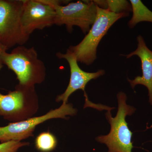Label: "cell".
<instances>
[{"instance_id": "1", "label": "cell", "mask_w": 152, "mask_h": 152, "mask_svg": "<svg viewBox=\"0 0 152 152\" xmlns=\"http://www.w3.org/2000/svg\"><path fill=\"white\" fill-rule=\"evenodd\" d=\"M2 59L4 65L15 74L20 86L34 87L45 80V65L34 47L18 46L11 53L5 52Z\"/></svg>"}, {"instance_id": "2", "label": "cell", "mask_w": 152, "mask_h": 152, "mask_svg": "<svg viewBox=\"0 0 152 152\" xmlns=\"http://www.w3.org/2000/svg\"><path fill=\"white\" fill-rule=\"evenodd\" d=\"M118 112L115 117H112L110 110H107L106 117L111 126L110 133L106 135L98 136L96 140L105 144L108 148V152H132L133 148L132 139L133 133L128 127L126 121V116H131L135 113L134 107L127 104L126 94L120 92L117 94Z\"/></svg>"}, {"instance_id": "3", "label": "cell", "mask_w": 152, "mask_h": 152, "mask_svg": "<svg viewBox=\"0 0 152 152\" xmlns=\"http://www.w3.org/2000/svg\"><path fill=\"white\" fill-rule=\"evenodd\" d=\"M96 20L86 35L78 45L69 49L77 58L78 62L87 66L92 64L97 58V49L100 42L113 25L129 14H115L97 6Z\"/></svg>"}, {"instance_id": "4", "label": "cell", "mask_w": 152, "mask_h": 152, "mask_svg": "<svg viewBox=\"0 0 152 152\" xmlns=\"http://www.w3.org/2000/svg\"><path fill=\"white\" fill-rule=\"evenodd\" d=\"M48 0V3L56 11L55 25L65 26L68 32H72L74 26L78 27L86 34L96 20L97 6L93 1Z\"/></svg>"}, {"instance_id": "5", "label": "cell", "mask_w": 152, "mask_h": 152, "mask_svg": "<svg viewBox=\"0 0 152 152\" xmlns=\"http://www.w3.org/2000/svg\"><path fill=\"white\" fill-rule=\"evenodd\" d=\"M23 4V0H0V43L7 50L29 39L22 23Z\"/></svg>"}, {"instance_id": "6", "label": "cell", "mask_w": 152, "mask_h": 152, "mask_svg": "<svg viewBox=\"0 0 152 152\" xmlns=\"http://www.w3.org/2000/svg\"><path fill=\"white\" fill-rule=\"evenodd\" d=\"M77 113L71 104L63 103L58 108L52 110L41 116L29 118L21 121L10 123L5 126L0 127V142L19 141L33 135L38 125L47 120L53 118H66L68 115L74 116Z\"/></svg>"}, {"instance_id": "7", "label": "cell", "mask_w": 152, "mask_h": 152, "mask_svg": "<svg viewBox=\"0 0 152 152\" xmlns=\"http://www.w3.org/2000/svg\"><path fill=\"white\" fill-rule=\"evenodd\" d=\"M37 100L34 87L17 85L7 94L0 93V116L14 122L23 121L29 112L30 103H37Z\"/></svg>"}, {"instance_id": "8", "label": "cell", "mask_w": 152, "mask_h": 152, "mask_svg": "<svg viewBox=\"0 0 152 152\" xmlns=\"http://www.w3.org/2000/svg\"><path fill=\"white\" fill-rule=\"evenodd\" d=\"M56 15L55 9L44 0H23L22 23L28 35L55 25Z\"/></svg>"}, {"instance_id": "9", "label": "cell", "mask_w": 152, "mask_h": 152, "mask_svg": "<svg viewBox=\"0 0 152 152\" xmlns=\"http://www.w3.org/2000/svg\"><path fill=\"white\" fill-rule=\"evenodd\" d=\"M56 56L58 58L66 60L69 64L70 70L69 85L64 92L57 97L56 101L57 102H62L63 103H67L70 96L77 90H81L86 93L85 88L88 82L105 74V71L102 69L95 72H88L83 70L78 65L75 56L69 49L65 53H57Z\"/></svg>"}, {"instance_id": "10", "label": "cell", "mask_w": 152, "mask_h": 152, "mask_svg": "<svg viewBox=\"0 0 152 152\" xmlns=\"http://www.w3.org/2000/svg\"><path fill=\"white\" fill-rule=\"evenodd\" d=\"M137 48L129 54L123 55L127 58L137 56L141 61L142 75L137 76L133 80L128 79L131 86L134 89L136 86L141 85L146 87L148 91L149 102L152 106V51L147 46L142 36L137 37Z\"/></svg>"}, {"instance_id": "11", "label": "cell", "mask_w": 152, "mask_h": 152, "mask_svg": "<svg viewBox=\"0 0 152 152\" xmlns=\"http://www.w3.org/2000/svg\"><path fill=\"white\" fill-rule=\"evenodd\" d=\"M133 16L128 23V26L133 28L139 23L148 22L152 23V12L140 0H130Z\"/></svg>"}, {"instance_id": "12", "label": "cell", "mask_w": 152, "mask_h": 152, "mask_svg": "<svg viewBox=\"0 0 152 152\" xmlns=\"http://www.w3.org/2000/svg\"><path fill=\"white\" fill-rule=\"evenodd\" d=\"M57 144L56 137L49 132L41 133L35 140L36 148L41 152L51 151L56 148Z\"/></svg>"}, {"instance_id": "13", "label": "cell", "mask_w": 152, "mask_h": 152, "mask_svg": "<svg viewBox=\"0 0 152 152\" xmlns=\"http://www.w3.org/2000/svg\"><path fill=\"white\" fill-rule=\"evenodd\" d=\"M107 10L115 14H129L132 11L130 3L125 0H107Z\"/></svg>"}, {"instance_id": "14", "label": "cell", "mask_w": 152, "mask_h": 152, "mask_svg": "<svg viewBox=\"0 0 152 152\" xmlns=\"http://www.w3.org/2000/svg\"><path fill=\"white\" fill-rule=\"evenodd\" d=\"M28 144V143L19 141L4 142L0 144V152H17L20 148Z\"/></svg>"}, {"instance_id": "15", "label": "cell", "mask_w": 152, "mask_h": 152, "mask_svg": "<svg viewBox=\"0 0 152 152\" xmlns=\"http://www.w3.org/2000/svg\"><path fill=\"white\" fill-rule=\"evenodd\" d=\"M95 4L100 8L107 10L108 8L107 0H95L93 1Z\"/></svg>"}, {"instance_id": "16", "label": "cell", "mask_w": 152, "mask_h": 152, "mask_svg": "<svg viewBox=\"0 0 152 152\" xmlns=\"http://www.w3.org/2000/svg\"><path fill=\"white\" fill-rule=\"evenodd\" d=\"M7 51V49L0 43V70L2 69L4 66L2 59L3 54Z\"/></svg>"}]
</instances>
